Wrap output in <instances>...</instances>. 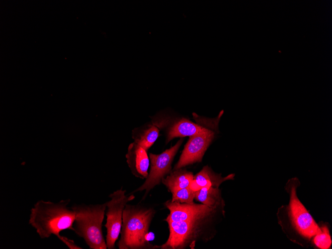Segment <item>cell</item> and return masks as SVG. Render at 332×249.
<instances>
[{
  "label": "cell",
  "mask_w": 332,
  "mask_h": 249,
  "mask_svg": "<svg viewBox=\"0 0 332 249\" xmlns=\"http://www.w3.org/2000/svg\"><path fill=\"white\" fill-rule=\"evenodd\" d=\"M320 228L321 231L314 236L313 242L320 249H329L332 244L329 229L326 225L322 226Z\"/></svg>",
  "instance_id": "17"
},
{
  "label": "cell",
  "mask_w": 332,
  "mask_h": 249,
  "mask_svg": "<svg viewBox=\"0 0 332 249\" xmlns=\"http://www.w3.org/2000/svg\"><path fill=\"white\" fill-rule=\"evenodd\" d=\"M235 174L232 173L226 177H222L221 173L214 172L209 167L205 166L196 174L189 184V187L196 192L203 187H214L219 188L224 181L233 179Z\"/></svg>",
  "instance_id": "12"
},
{
  "label": "cell",
  "mask_w": 332,
  "mask_h": 249,
  "mask_svg": "<svg viewBox=\"0 0 332 249\" xmlns=\"http://www.w3.org/2000/svg\"><path fill=\"white\" fill-rule=\"evenodd\" d=\"M223 114V111L222 110L205 130L189 137L173 170L202 161L205 152L215 137V132L214 130L218 131L219 122Z\"/></svg>",
  "instance_id": "5"
},
{
  "label": "cell",
  "mask_w": 332,
  "mask_h": 249,
  "mask_svg": "<svg viewBox=\"0 0 332 249\" xmlns=\"http://www.w3.org/2000/svg\"><path fill=\"white\" fill-rule=\"evenodd\" d=\"M75 214L73 229L90 249H107L102 229L106 209V202L96 204H74Z\"/></svg>",
  "instance_id": "3"
},
{
  "label": "cell",
  "mask_w": 332,
  "mask_h": 249,
  "mask_svg": "<svg viewBox=\"0 0 332 249\" xmlns=\"http://www.w3.org/2000/svg\"><path fill=\"white\" fill-rule=\"evenodd\" d=\"M155 213L153 208L127 204L123 213L118 249H155L147 239Z\"/></svg>",
  "instance_id": "2"
},
{
  "label": "cell",
  "mask_w": 332,
  "mask_h": 249,
  "mask_svg": "<svg viewBox=\"0 0 332 249\" xmlns=\"http://www.w3.org/2000/svg\"><path fill=\"white\" fill-rule=\"evenodd\" d=\"M125 190H117L109 195L110 200L106 202V244L108 249H115L122 224L123 213L126 205L135 198L131 194H125Z\"/></svg>",
  "instance_id": "4"
},
{
  "label": "cell",
  "mask_w": 332,
  "mask_h": 249,
  "mask_svg": "<svg viewBox=\"0 0 332 249\" xmlns=\"http://www.w3.org/2000/svg\"><path fill=\"white\" fill-rule=\"evenodd\" d=\"M207 218L192 220L167 222L169 236L166 243L156 248L182 249L192 244L202 232Z\"/></svg>",
  "instance_id": "7"
},
{
  "label": "cell",
  "mask_w": 332,
  "mask_h": 249,
  "mask_svg": "<svg viewBox=\"0 0 332 249\" xmlns=\"http://www.w3.org/2000/svg\"><path fill=\"white\" fill-rule=\"evenodd\" d=\"M172 202H178L182 203H194L195 192L192 190L189 186L182 188L171 193Z\"/></svg>",
  "instance_id": "16"
},
{
  "label": "cell",
  "mask_w": 332,
  "mask_h": 249,
  "mask_svg": "<svg viewBox=\"0 0 332 249\" xmlns=\"http://www.w3.org/2000/svg\"><path fill=\"white\" fill-rule=\"evenodd\" d=\"M70 201L66 199L54 202L40 200L33 205L30 209L28 223L41 239H47L52 235L59 238L62 231H73L75 214L68 207Z\"/></svg>",
  "instance_id": "1"
},
{
  "label": "cell",
  "mask_w": 332,
  "mask_h": 249,
  "mask_svg": "<svg viewBox=\"0 0 332 249\" xmlns=\"http://www.w3.org/2000/svg\"><path fill=\"white\" fill-rule=\"evenodd\" d=\"M183 142V139L181 138L173 146L161 154H149L150 172L145 182L133 193L145 190V198L151 189L159 184L165 176L171 172L172 163Z\"/></svg>",
  "instance_id": "8"
},
{
  "label": "cell",
  "mask_w": 332,
  "mask_h": 249,
  "mask_svg": "<svg viewBox=\"0 0 332 249\" xmlns=\"http://www.w3.org/2000/svg\"><path fill=\"white\" fill-rule=\"evenodd\" d=\"M60 241L63 242L70 249H82L81 247L77 245L72 240L65 237L61 236L58 238Z\"/></svg>",
  "instance_id": "18"
},
{
  "label": "cell",
  "mask_w": 332,
  "mask_h": 249,
  "mask_svg": "<svg viewBox=\"0 0 332 249\" xmlns=\"http://www.w3.org/2000/svg\"><path fill=\"white\" fill-rule=\"evenodd\" d=\"M165 205L169 214L166 222H179L207 218L213 214L218 208L210 207L203 204H187L167 201Z\"/></svg>",
  "instance_id": "10"
},
{
  "label": "cell",
  "mask_w": 332,
  "mask_h": 249,
  "mask_svg": "<svg viewBox=\"0 0 332 249\" xmlns=\"http://www.w3.org/2000/svg\"><path fill=\"white\" fill-rule=\"evenodd\" d=\"M127 163L132 174L137 177L146 178L148 175L150 160L147 151L133 142L128 148L126 155Z\"/></svg>",
  "instance_id": "11"
},
{
  "label": "cell",
  "mask_w": 332,
  "mask_h": 249,
  "mask_svg": "<svg viewBox=\"0 0 332 249\" xmlns=\"http://www.w3.org/2000/svg\"><path fill=\"white\" fill-rule=\"evenodd\" d=\"M194 175L192 172L181 168L173 170V171L162 179V182L172 193L188 187Z\"/></svg>",
  "instance_id": "13"
},
{
  "label": "cell",
  "mask_w": 332,
  "mask_h": 249,
  "mask_svg": "<svg viewBox=\"0 0 332 249\" xmlns=\"http://www.w3.org/2000/svg\"><path fill=\"white\" fill-rule=\"evenodd\" d=\"M290 188L289 215L292 224L298 234L310 240L321 231V228L299 200L296 188L292 186Z\"/></svg>",
  "instance_id": "9"
},
{
  "label": "cell",
  "mask_w": 332,
  "mask_h": 249,
  "mask_svg": "<svg viewBox=\"0 0 332 249\" xmlns=\"http://www.w3.org/2000/svg\"><path fill=\"white\" fill-rule=\"evenodd\" d=\"M197 119L194 123L185 118H171L161 116L156 117L153 124L159 129L166 131V143L177 137H191L205 130L213 122V119H207L193 113Z\"/></svg>",
  "instance_id": "6"
},
{
  "label": "cell",
  "mask_w": 332,
  "mask_h": 249,
  "mask_svg": "<svg viewBox=\"0 0 332 249\" xmlns=\"http://www.w3.org/2000/svg\"><path fill=\"white\" fill-rule=\"evenodd\" d=\"M159 136V128L154 124L143 129L136 128L132 132L134 142L147 151L156 142Z\"/></svg>",
  "instance_id": "14"
},
{
  "label": "cell",
  "mask_w": 332,
  "mask_h": 249,
  "mask_svg": "<svg viewBox=\"0 0 332 249\" xmlns=\"http://www.w3.org/2000/svg\"><path fill=\"white\" fill-rule=\"evenodd\" d=\"M194 199L210 207L218 208L222 204L220 191L217 187H203L195 192Z\"/></svg>",
  "instance_id": "15"
}]
</instances>
